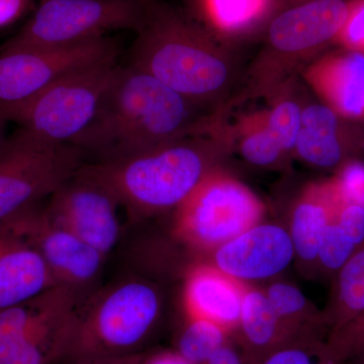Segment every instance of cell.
I'll use <instances>...</instances> for the list:
<instances>
[{"instance_id":"1","label":"cell","mask_w":364,"mask_h":364,"mask_svg":"<svg viewBox=\"0 0 364 364\" xmlns=\"http://www.w3.org/2000/svg\"><path fill=\"white\" fill-rule=\"evenodd\" d=\"M149 74L121 67L97 114L72 142L97 162L134 156L198 135L208 116Z\"/></svg>"},{"instance_id":"2","label":"cell","mask_w":364,"mask_h":364,"mask_svg":"<svg viewBox=\"0 0 364 364\" xmlns=\"http://www.w3.org/2000/svg\"><path fill=\"white\" fill-rule=\"evenodd\" d=\"M130 65L202 107L219 100L234 78L231 57L214 35L154 0L136 32Z\"/></svg>"},{"instance_id":"3","label":"cell","mask_w":364,"mask_h":364,"mask_svg":"<svg viewBox=\"0 0 364 364\" xmlns=\"http://www.w3.org/2000/svg\"><path fill=\"white\" fill-rule=\"evenodd\" d=\"M220 127L134 156L85 164L136 219L176 210L226 149Z\"/></svg>"},{"instance_id":"4","label":"cell","mask_w":364,"mask_h":364,"mask_svg":"<svg viewBox=\"0 0 364 364\" xmlns=\"http://www.w3.org/2000/svg\"><path fill=\"white\" fill-rule=\"evenodd\" d=\"M162 304L159 289L139 277L97 289L79 304L64 363L141 352L159 321Z\"/></svg>"},{"instance_id":"5","label":"cell","mask_w":364,"mask_h":364,"mask_svg":"<svg viewBox=\"0 0 364 364\" xmlns=\"http://www.w3.org/2000/svg\"><path fill=\"white\" fill-rule=\"evenodd\" d=\"M350 0H306L280 9L251 70L250 97L274 93L299 64L336 41Z\"/></svg>"},{"instance_id":"6","label":"cell","mask_w":364,"mask_h":364,"mask_svg":"<svg viewBox=\"0 0 364 364\" xmlns=\"http://www.w3.org/2000/svg\"><path fill=\"white\" fill-rule=\"evenodd\" d=\"M119 68L107 61L79 69L25 102L0 107V116L41 140L72 144L92 121Z\"/></svg>"},{"instance_id":"7","label":"cell","mask_w":364,"mask_h":364,"mask_svg":"<svg viewBox=\"0 0 364 364\" xmlns=\"http://www.w3.org/2000/svg\"><path fill=\"white\" fill-rule=\"evenodd\" d=\"M82 151L26 131L14 132L0 146V224L51 196L83 165Z\"/></svg>"},{"instance_id":"8","label":"cell","mask_w":364,"mask_h":364,"mask_svg":"<svg viewBox=\"0 0 364 364\" xmlns=\"http://www.w3.org/2000/svg\"><path fill=\"white\" fill-rule=\"evenodd\" d=\"M264 205L248 186L215 168L176 210L174 236L196 251L210 252L255 226Z\"/></svg>"},{"instance_id":"9","label":"cell","mask_w":364,"mask_h":364,"mask_svg":"<svg viewBox=\"0 0 364 364\" xmlns=\"http://www.w3.org/2000/svg\"><path fill=\"white\" fill-rule=\"evenodd\" d=\"M150 0H42L31 20L0 52L75 44L117 30L138 32Z\"/></svg>"},{"instance_id":"10","label":"cell","mask_w":364,"mask_h":364,"mask_svg":"<svg viewBox=\"0 0 364 364\" xmlns=\"http://www.w3.org/2000/svg\"><path fill=\"white\" fill-rule=\"evenodd\" d=\"M77 308L68 291L52 287L0 311V364L65 363Z\"/></svg>"},{"instance_id":"11","label":"cell","mask_w":364,"mask_h":364,"mask_svg":"<svg viewBox=\"0 0 364 364\" xmlns=\"http://www.w3.org/2000/svg\"><path fill=\"white\" fill-rule=\"evenodd\" d=\"M109 37L55 47L0 52V107L25 102L67 74L116 61Z\"/></svg>"},{"instance_id":"12","label":"cell","mask_w":364,"mask_h":364,"mask_svg":"<svg viewBox=\"0 0 364 364\" xmlns=\"http://www.w3.org/2000/svg\"><path fill=\"white\" fill-rule=\"evenodd\" d=\"M6 223L42 256L57 286L70 289L81 301L97 291L107 257L55 221L47 205L37 203Z\"/></svg>"},{"instance_id":"13","label":"cell","mask_w":364,"mask_h":364,"mask_svg":"<svg viewBox=\"0 0 364 364\" xmlns=\"http://www.w3.org/2000/svg\"><path fill=\"white\" fill-rule=\"evenodd\" d=\"M46 205L55 221L105 257L119 244L122 227L117 210L121 205L85 164L50 196Z\"/></svg>"},{"instance_id":"14","label":"cell","mask_w":364,"mask_h":364,"mask_svg":"<svg viewBox=\"0 0 364 364\" xmlns=\"http://www.w3.org/2000/svg\"><path fill=\"white\" fill-rule=\"evenodd\" d=\"M212 253L210 264L242 282L275 277L287 269L296 256L289 230L261 223Z\"/></svg>"},{"instance_id":"15","label":"cell","mask_w":364,"mask_h":364,"mask_svg":"<svg viewBox=\"0 0 364 364\" xmlns=\"http://www.w3.org/2000/svg\"><path fill=\"white\" fill-rule=\"evenodd\" d=\"M294 151L313 166L338 169L364 154V123L344 119L322 102L306 105Z\"/></svg>"},{"instance_id":"16","label":"cell","mask_w":364,"mask_h":364,"mask_svg":"<svg viewBox=\"0 0 364 364\" xmlns=\"http://www.w3.org/2000/svg\"><path fill=\"white\" fill-rule=\"evenodd\" d=\"M303 75L322 104L344 119L364 123V52L330 53L314 60Z\"/></svg>"},{"instance_id":"17","label":"cell","mask_w":364,"mask_h":364,"mask_svg":"<svg viewBox=\"0 0 364 364\" xmlns=\"http://www.w3.org/2000/svg\"><path fill=\"white\" fill-rule=\"evenodd\" d=\"M55 287L39 252L9 223L0 224V311Z\"/></svg>"},{"instance_id":"18","label":"cell","mask_w":364,"mask_h":364,"mask_svg":"<svg viewBox=\"0 0 364 364\" xmlns=\"http://www.w3.org/2000/svg\"><path fill=\"white\" fill-rule=\"evenodd\" d=\"M246 289L245 282L210 263L196 265L184 282L186 315L210 321L229 331L239 326Z\"/></svg>"},{"instance_id":"19","label":"cell","mask_w":364,"mask_h":364,"mask_svg":"<svg viewBox=\"0 0 364 364\" xmlns=\"http://www.w3.org/2000/svg\"><path fill=\"white\" fill-rule=\"evenodd\" d=\"M342 205L331 179L309 184L301 191L294 207L289 231L296 257L306 264L317 261L326 230Z\"/></svg>"},{"instance_id":"20","label":"cell","mask_w":364,"mask_h":364,"mask_svg":"<svg viewBox=\"0 0 364 364\" xmlns=\"http://www.w3.org/2000/svg\"><path fill=\"white\" fill-rule=\"evenodd\" d=\"M203 28L214 35L242 36L269 23L282 0H193Z\"/></svg>"},{"instance_id":"21","label":"cell","mask_w":364,"mask_h":364,"mask_svg":"<svg viewBox=\"0 0 364 364\" xmlns=\"http://www.w3.org/2000/svg\"><path fill=\"white\" fill-rule=\"evenodd\" d=\"M238 327L252 348L267 349L279 342L287 325L273 311L264 291L247 286Z\"/></svg>"},{"instance_id":"22","label":"cell","mask_w":364,"mask_h":364,"mask_svg":"<svg viewBox=\"0 0 364 364\" xmlns=\"http://www.w3.org/2000/svg\"><path fill=\"white\" fill-rule=\"evenodd\" d=\"M334 299L335 318L341 327L364 315V245L339 270Z\"/></svg>"},{"instance_id":"23","label":"cell","mask_w":364,"mask_h":364,"mask_svg":"<svg viewBox=\"0 0 364 364\" xmlns=\"http://www.w3.org/2000/svg\"><path fill=\"white\" fill-rule=\"evenodd\" d=\"M227 330L203 318L188 317L182 328L176 351L193 364H205L226 343Z\"/></svg>"},{"instance_id":"24","label":"cell","mask_w":364,"mask_h":364,"mask_svg":"<svg viewBox=\"0 0 364 364\" xmlns=\"http://www.w3.org/2000/svg\"><path fill=\"white\" fill-rule=\"evenodd\" d=\"M239 148L244 159L256 166L274 164L286 153L268 129L263 112L241 124Z\"/></svg>"},{"instance_id":"25","label":"cell","mask_w":364,"mask_h":364,"mask_svg":"<svg viewBox=\"0 0 364 364\" xmlns=\"http://www.w3.org/2000/svg\"><path fill=\"white\" fill-rule=\"evenodd\" d=\"M301 114L303 107L287 97H280L269 111L263 112L268 129L286 153L296 147L301 130Z\"/></svg>"},{"instance_id":"26","label":"cell","mask_w":364,"mask_h":364,"mask_svg":"<svg viewBox=\"0 0 364 364\" xmlns=\"http://www.w3.org/2000/svg\"><path fill=\"white\" fill-rule=\"evenodd\" d=\"M264 294L273 311L286 325L303 320L312 310L305 294L289 282H274Z\"/></svg>"},{"instance_id":"27","label":"cell","mask_w":364,"mask_h":364,"mask_svg":"<svg viewBox=\"0 0 364 364\" xmlns=\"http://www.w3.org/2000/svg\"><path fill=\"white\" fill-rule=\"evenodd\" d=\"M358 249L334 219L326 230L316 262L326 272H339Z\"/></svg>"},{"instance_id":"28","label":"cell","mask_w":364,"mask_h":364,"mask_svg":"<svg viewBox=\"0 0 364 364\" xmlns=\"http://www.w3.org/2000/svg\"><path fill=\"white\" fill-rule=\"evenodd\" d=\"M331 181L343 203H352L364 208L363 161L353 159L344 163Z\"/></svg>"},{"instance_id":"29","label":"cell","mask_w":364,"mask_h":364,"mask_svg":"<svg viewBox=\"0 0 364 364\" xmlns=\"http://www.w3.org/2000/svg\"><path fill=\"white\" fill-rule=\"evenodd\" d=\"M335 43L344 50L364 52V0H350L346 21Z\"/></svg>"},{"instance_id":"30","label":"cell","mask_w":364,"mask_h":364,"mask_svg":"<svg viewBox=\"0 0 364 364\" xmlns=\"http://www.w3.org/2000/svg\"><path fill=\"white\" fill-rule=\"evenodd\" d=\"M335 221L358 247L364 245V208L352 203H343Z\"/></svg>"},{"instance_id":"31","label":"cell","mask_w":364,"mask_h":364,"mask_svg":"<svg viewBox=\"0 0 364 364\" xmlns=\"http://www.w3.org/2000/svg\"><path fill=\"white\" fill-rule=\"evenodd\" d=\"M263 364H331L318 354L298 347H289L272 352Z\"/></svg>"},{"instance_id":"32","label":"cell","mask_w":364,"mask_h":364,"mask_svg":"<svg viewBox=\"0 0 364 364\" xmlns=\"http://www.w3.org/2000/svg\"><path fill=\"white\" fill-rule=\"evenodd\" d=\"M31 4L32 0H0V30L20 20Z\"/></svg>"},{"instance_id":"33","label":"cell","mask_w":364,"mask_h":364,"mask_svg":"<svg viewBox=\"0 0 364 364\" xmlns=\"http://www.w3.org/2000/svg\"><path fill=\"white\" fill-rule=\"evenodd\" d=\"M146 354L143 352L128 354V355L111 356V358H97L79 359L69 361L65 364H141Z\"/></svg>"},{"instance_id":"34","label":"cell","mask_w":364,"mask_h":364,"mask_svg":"<svg viewBox=\"0 0 364 364\" xmlns=\"http://www.w3.org/2000/svg\"><path fill=\"white\" fill-rule=\"evenodd\" d=\"M205 364H243V360L235 347L227 344L226 342Z\"/></svg>"},{"instance_id":"35","label":"cell","mask_w":364,"mask_h":364,"mask_svg":"<svg viewBox=\"0 0 364 364\" xmlns=\"http://www.w3.org/2000/svg\"><path fill=\"white\" fill-rule=\"evenodd\" d=\"M141 364H193L182 358L177 351H161L147 355Z\"/></svg>"},{"instance_id":"36","label":"cell","mask_w":364,"mask_h":364,"mask_svg":"<svg viewBox=\"0 0 364 364\" xmlns=\"http://www.w3.org/2000/svg\"><path fill=\"white\" fill-rule=\"evenodd\" d=\"M7 123H9V122H7L6 119H4V117L0 116V146L2 145V143H4V140H6V128Z\"/></svg>"},{"instance_id":"37","label":"cell","mask_w":364,"mask_h":364,"mask_svg":"<svg viewBox=\"0 0 364 364\" xmlns=\"http://www.w3.org/2000/svg\"><path fill=\"white\" fill-rule=\"evenodd\" d=\"M306 1V0H282L284 2V7L293 6V4H299V2ZM282 7V9H284Z\"/></svg>"}]
</instances>
